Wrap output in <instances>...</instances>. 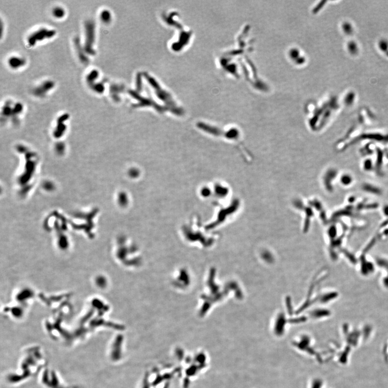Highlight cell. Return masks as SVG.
<instances>
[{"mask_svg":"<svg viewBox=\"0 0 388 388\" xmlns=\"http://www.w3.org/2000/svg\"><path fill=\"white\" fill-rule=\"evenodd\" d=\"M85 39L84 50L86 53L93 55L95 52L93 47L95 40V25L93 21L91 20L86 21L85 23Z\"/></svg>","mask_w":388,"mask_h":388,"instance_id":"cell-1","label":"cell"},{"mask_svg":"<svg viewBox=\"0 0 388 388\" xmlns=\"http://www.w3.org/2000/svg\"><path fill=\"white\" fill-rule=\"evenodd\" d=\"M56 31L54 30H49L42 28L33 32L28 39V42L30 46L34 45L37 41H41L46 39H50L55 36Z\"/></svg>","mask_w":388,"mask_h":388,"instance_id":"cell-2","label":"cell"},{"mask_svg":"<svg viewBox=\"0 0 388 388\" xmlns=\"http://www.w3.org/2000/svg\"><path fill=\"white\" fill-rule=\"evenodd\" d=\"M54 86V84L51 81H44L39 87L34 89V94L38 97H43Z\"/></svg>","mask_w":388,"mask_h":388,"instance_id":"cell-3","label":"cell"},{"mask_svg":"<svg viewBox=\"0 0 388 388\" xmlns=\"http://www.w3.org/2000/svg\"><path fill=\"white\" fill-rule=\"evenodd\" d=\"M26 63L25 60L22 58L14 56L8 60V64L11 68H19Z\"/></svg>","mask_w":388,"mask_h":388,"instance_id":"cell-4","label":"cell"},{"mask_svg":"<svg viewBox=\"0 0 388 388\" xmlns=\"http://www.w3.org/2000/svg\"><path fill=\"white\" fill-rule=\"evenodd\" d=\"M52 14L57 19H60L63 17H64L65 15V10L64 9L60 7V6H56L55 8H54L52 10Z\"/></svg>","mask_w":388,"mask_h":388,"instance_id":"cell-5","label":"cell"},{"mask_svg":"<svg viewBox=\"0 0 388 388\" xmlns=\"http://www.w3.org/2000/svg\"><path fill=\"white\" fill-rule=\"evenodd\" d=\"M99 73H98V71L95 70H92L91 71L89 74L87 76V81L89 83H94L93 81L96 80L98 78Z\"/></svg>","mask_w":388,"mask_h":388,"instance_id":"cell-6","label":"cell"},{"mask_svg":"<svg viewBox=\"0 0 388 388\" xmlns=\"http://www.w3.org/2000/svg\"><path fill=\"white\" fill-rule=\"evenodd\" d=\"M100 18L102 21L104 22H108L111 19V15L109 11L106 10H102L100 14Z\"/></svg>","mask_w":388,"mask_h":388,"instance_id":"cell-7","label":"cell"}]
</instances>
